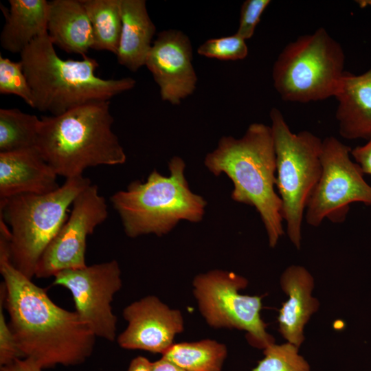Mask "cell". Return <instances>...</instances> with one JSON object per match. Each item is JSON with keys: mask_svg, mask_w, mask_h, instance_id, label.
I'll return each instance as SVG.
<instances>
[{"mask_svg": "<svg viewBox=\"0 0 371 371\" xmlns=\"http://www.w3.org/2000/svg\"><path fill=\"white\" fill-rule=\"evenodd\" d=\"M0 273L5 286L3 306L24 357L43 369L80 365L90 357L95 336L76 311L56 304L44 289L12 264L9 237L0 234Z\"/></svg>", "mask_w": 371, "mask_h": 371, "instance_id": "1", "label": "cell"}, {"mask_svg": "<svg viewBox=\"0 0 371 371\" xmlns=\"http://www.w3.org/2000/svg\"><path fill=\"white\" fill-rule=\"evenodd\" d=\"M204 164L215 176L232 181V199L254 207L265 226L269 245L275 247L284 234L282 204L275 190L276 161L271 128L251 124L240 138L223 136L207 154Z\"/></svg>", "mask_w": 371, "mask_h": 371, "instance_id": "2", "label": "cell"}, {"mask_svg": "<svg viewBox=\"0 0 371 371\" xmlns=\"http://www.w3.org/2000/svg\"><path fill=\"white\" fill-rule=\"evenodd\" d=\"M110 101L87 103L40 118L36 148L58 176H83L98 166H117L126 155L112 131Z\"/></svg>", "mask_w": 371, "mask_h": 371, "instance_id": "3", "label": "cell"}, {"mask_svg": "<svg viewBox=\"0 0 371 371\" xmlns=\"http://www.w3.org/2000/svg\"><path fill=\"white\" fill-rule=\"evenodd\" d=\"M20 57L32 90L34 109L52 115L87 103L109 100L136 85L131 77H98L95 74L98 63L87 56L82 60H63L47 32L34 40Z\"/></svg>", "mask_w": 371, "mask_h": 371, "instance_id": "4", "label": "cell"}, {"mask_svg": "<svg viewBox=\"0 0 371 371\" xmlns=\"http://www.w3.org/2000/svg\"><path fill=\"white\" fill-rule=\"evenodd\" d=\"M169 176L156 170L145 182L133 181L110 198L125 234L131 238L169 233L181 221L200 222L207 201L192 192L185 177L186 164L177 156L168 163Z\"/></svg>", "mask_w": 371, "mask_h": 371, "instance_id": "5", "label": "cell"}, {"mask_svg": "<svg viewBox=\"0 0 371 371\" xmlns=\"http://www.w3.org/2000/svg\"><path fill=\"white\" fill-rule=\"evenodd\" d=\"M91 184L81 176L67 179L47 194L1 199L0 218L10 227V256L17 270L32 279L41 256L67 219L68 207Z\"/></svg>", "mask_w": 371, "mask_h": 371, "instance_id": "6", "label": "cell"}, {"mask_svg": "<svg viewBox=\"0 0 371 371\" xmlns=\"http://www.w3.org/2000/svg\"><path fill=\"white\" fill-rule=\"evenodd\" d=\"M344 64L340 43L319 27L283 48L273 65V87L285 102L307 103L335 97Z\"/></svg>", "mask_w": 371, "mask_h": 371, "instance_id": "7", "label": "cell"}, {"mask_svg": "<svg viewBox=\"0 0 371 371\" xmlns=\"http://www.w3.org/2000/svg\"><path fill=\"white\" fill-rule=\"evenodd\" d=\"M269 116L276 153V187L288 237L299 249L306 204L322 173V140L308 131L293 133L276 107Z\"/></svg>", "mask_w": 371, "mask_h": 371, "instance_id": "8", "label": "cell"}, {"mask_svg": "<svg viewBox=\"0 0 371 371\" xmlns=\"http://www.w3.org/2000/svg\"><path fill=\"white\" fill-rule=\"evenodd\" d=\"M247 284L238 274L215 269L196 276L193 293L208 325L245 330L250 345L264 350L274 344V339L267 333V324L260 317L262 297L239 293Z\"/></svg>", "mask_w": 371, "mask_h": 371, "instance_id": "9", "label": "cell"}, {"mask_svg": "<svg viewBox=\"0 0 371 371\" xmlns=\"http://www.w3.org/2000/svg\"><path fill=\"white\" fill-rule=\"evenodd\" d=\"M351 150L335 137L322 140V173L304 214L311 226H319L325 218L343 223L353 203L371 206V186L359 165L351 160Z\"/></svg>", "mask_w": 371, "mask_h": 371, "instance_id": "10", "label": "cell"}, {"mask_svg": "<svg viewBox=\"0 0 371 371\" xmlns=\"http://www.w3.org/2000/svg\"><path fill=\"white\" fill-rule=\"evenodd\" d=\"M53 285L68 289L75 311L95 337L113 341L117 317L112 311L113 297L122 286L121 269L115 260L60 271Z\"/></svg>", "mask_w": 371, "mask_h": 371, "instance_id": "11", "label": "cell"}, {"mask_svg": "<svg viewBox=\"0 0 371 371\" xmlns=\"http://www.w3.org/2000/svg\"><path fill=\"white\" fill-rule=\"evenodd\" d=\"M107 216L105 199L97 185H89L74 201L69 216L41 256L34 276L54 277L65 270L86 267L87 236Z\"/></svg>", "mask_w": 371, "mask_h": 371, "instance_id": "12", "label": "cell"}, {"mask_svg": "<svg viewBox=\"0 0 371 371\" xmlns=\"http://www.w3.org/2000/svg\"><path fill=\"white\" fill-rule=\"evenodd\" d=\"M189 37L179 30L159 32L145 66L159 87L162 100L179 105L195 91L197 76Z\"/></svg>", "mask_w": 371, "mask_h": 371, "instance_id": "13", "label": "cell"}, {"mask_svg": "<svg viewBox=\"0 0 371 371\" xmlns=\"http://www.w3.org/2000/svg\"><path fill=\"white\" fill-rule=\"evenodd\" d=\"M128 325L117 338L126 350L164 354L184 330L180 311L172 309L154 295L146 296L126 306L122 312Z\"/></svg>", "mask_w": 371, "mask_h": 371, "instance_id": "14", "label": "cell"}, {"mask_svg": "<svg viewBox=\"0 0 371 371\" xmlns=\"http://www.w3.org/2000/svg\"><path fill=\"white\" fill-rule=\"evenodd\" d=\"M57 175L36 147L0 153V197L44 194L57 190Z\"/></svg>", "mask_w": 371, "mask_h": 371, "instance_id": "15", "label": "cell"}, {"mask_svg": "<svg viewBox=\"0 0 371 371\" xmlns=\"http://www.w3.org/2000/svg\"><path fill=\"white\" fill-rule=\"evenodd\" d=\"M280 284L289 300L280 310L279 331L288 342L299 348L304 339V325L319 308L318 300L311 295L314 280L304 267L291 265L283 272Z\"/></svg>", "mask_w": 371, "mask_h": 371, "instance_id": "16", "label": "cell"}, {"mask_svg": "<svg viewBox=\"0 0 371 371\" xmlns=\"http://www.w3.org/2000/svg\"><path fill=\"white\" fill-rule=\"evenodd\" d=\"M340 135L347 139L371 137V69L355 75L345 71L335 95Z\"/></svg>", "mask_w": 371, "mask_h": 371, "instance_id": "17", "label": "cell"}, {"mask_svg": "<svg viewBox=\"0 0 371 371\" xmlns=\"http://www.w3.org/2000/svg\"><path fill=\"white\" fill-rule=\"evenodd\" d=\"M47 33L54 45L69 54L84 57L93 47L92 26L81 0L49 1Z\"/></svg>", "mask_w": 371, "mask_h": 371, "instance_id": "18", "label": "cell"}, {"mask_svg": "<svg viewBox=\"0 0 371 371\" xmlns=\"http://www.w3.org/2000/svg\"><path fill=\"white\" fill-rule=\"evenodd\" d=\"M122 32L117 62L132 71L145 65L156 27L149 16L145 0H120Z\"/></svg>", "mask_w": 371, "mask_h": 371, "instance_id": "19", "label": "cell"}, {"mask_svg": "<svg viewBox=\"0 0 371 371\" xmlns=\"http://www.w3.org/2000/svg\"><path fill=\"white\" fill-rule=\"evenodd\" d=\"M46 0H9L10 8L1 10L5 23L0 34L1 47L21 54L34 40L47 32Z\"/></svg>", "mask_w": 371, "mask_h": 371, "instance_id": "20", "label": "cell"}, {"mask_svg": "<svg viewBox=\"0 0 371 371\" xmlns=\"http://www.w3.org/2000/svg\"><path fill=\"white\" fill-rule=\"evenodd\" d=\"M227 355L225 344L207 339L175 343L162 357L186 371H222Z\"/></svg>", "mask_w": 371, "mask_h": 371, "instance_id": "21", "label": "cell"}, {"mask_svg": "<svg viewBox=\"0 0 371 371\" xmlns=\"http://www.w3.org/2000/svg\"><path fill=\"white\" fill-rule=\"evenodd\" d=\"M90 20L93 49L117 54L122 21L120 0H81Z\"/></svg>", "mask_w": 371, "mask_h": 371, "instance_id": "22", "label": "cell"}, {"mask_svg": "<svg viewBox=\"0 0 371 371\" xmlns=\"http://www.w3.org/2000/svg\"><path fill=\"white\" fill-rule=\"evenodd\" d=\"M40 118L18 109H0V153L36 147Z\"/></svg>", "mask_w": 371, "mask_h": 371, "instance_id": "23", "label": "cell"}, {"mask_svg": "<svg viewBox=\"0 0 371 371\" xmlns=\"http://www.w3.org/2000/svg\"><path fill=\"white\" fill-rule=\"evenodd\" d=\"M263 354V359L251 371H311L308 363L298 354V348L289 342L271 344Z\"/></svg>", "mask_w": 371, "mask_h": 371, "instance_id": "24", "label": "cell"}, {"mask_svg": "<svg viewBox=\"0 0 371 371\" xmlns=\"http://www.w3.org/2000/svg\"><path fill=\"white\" fill-rule=\"evenodd\" d=\"M0 93L16 95L34 108L32 90L21 60L14 62L0 56Z\"/></svg>", "mask_w": 371, "mask_h": 371, "instance_id": "25", "label": "cell"}, {"mask_svg": "<svg viewBox=\"0 0 371 371\" xmlns=\"http://www.w3.org/2000/svg\"><path fill=\"white\" fill-rule=\"evenodd\" d=\"M197 53L209 58L238 60L247 56L248 47L246 41L235 33L231 36L206 40L199 45Z\"/></svg>", "mask_w": 371, "mask_h": 371, "instance_id": "26", "label": "cell"}, {"mask_svg": "<svg viewBox=\"0 0 371 371\" xmlns=\"http://www.w3.org/2000/svg\"><path fill=\"white\" fill-rule=\"evenodd\" d=\"M5 286L3 282L0 286V365H8L16 359L24 358L21 353L9 323L3 313V302Z\"/></svg>", "mask_w": 371, "mask_h": 371, "instance_id": "27", "label": "cell"}, {"mask_svg": "<svg viewBox=\"0 0 371 371\" xmlns=\"http://www.w3.org/2000/svg\"><path fill=\"white\" fill-rule=\"evenodd\" d=\"M270 0H246L240 8L238 27L236 32L245 41L251 38Z\"/></svg>", "mask_w": 371, "mask_h": 371, "instance_id": "28", "label": "cell"}, {"mask_svg": "<svg viewBox=\"0 0 371 371\" xmlns=\"http://www.w3.org/2000/svg\"><path fill=\"white\" fill-rule=\"evenodd\" d=\"M350 155L352 156L363 174L371 175V137L364 145L352 149Z\"/></svg>", "mask_w": 371, "mask_h": 371, "instance_id": "29", "label": "cell"}, {"mask_svg": "<svg viewBox=\"0 0 371 371\" xmlns=\"http://www.w3.org/2000/svg\"><path fill=\"white\" fill-rule=\"evenodd\" d=\"M43 370L33 359L24 357L1 366L0 371H42Z\"/></svg>", "mask_w": 371, "mask_h": 371, "instance_id": "30", "label": "cell"}, {"mask_svg": "<svg viewBox=\"0 0 371 371\" xmlns=\"http://www.w3.org/2000/svg\"><path fill=\"white\" fill-rule=\"evenodd\" d=\"M153 362L147 358L138 356L131 360L127 371H152Z\"/></svg>", "mask_w": 371, "mask_h": 371, "instance_id": "31", "label": "cell"}, {"mask_svg": "<svg viewBox=\"0 0 371 371\" xmlns=\"http://www.w3.org/2000/svg\"><path fill=\"white\" fill-rule=\"evenodd\" d=\"M152 371H186L161 357L153 362Z\"/></svg>", "mask_w": 371, "mask_h": 371, "instance_id": "32", "label": "cell"}]
</instances>
